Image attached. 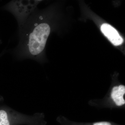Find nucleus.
Returning a JSON list of instances; mask_svg holds the SVG:
<instances>
[{
	"label": "nucleus",
	"mask_w": 125,
	"mask_h": 125,
	"mask_svg": "<svg viewBox=\"0 0 125 125\" xmlns=\"http://www.w3.org/2000/svg\"><path fill=\"white\" fill-rule=\"evenodd\" d=\"M47 18L44 10L36 9L19 28V43L13 52L16 60L43 62L45 47L52 31Z\"/></svg>",
	"instance_id": "1"
},
{
	"label": "nucleus",
	"mask_w": 125,
	"mask_h": 125,
	"mask_svg": "<svg viewBox=\"0 0 125 125\" xmlns=\"http://www.w3.org/2000/svg\"><path fill=\"white\" fill-rule=\"evenodd\" d=\"M43 114L25 115L12 108L0 109V125H45Z\"/></svg>",
	"instance_id": "2"
},
{
	"label": "nucleus",
	"mask_w": 125,
	"mask_h": 125,
	"mask_svg": "<svg viewBox=\"0 0 125 125\" xmlns=\"http://www.w3.org/2000/svg\"><path fill=\"white\" fill-rule=\"evenodd\" d=\"M42 1L40 0H14L7 5V10L14 16L19 28L37 9L38 6Z\"/></svg>",
	"instance_id": "3"
},
{
	"label": "nucleus",
	"mask_w": 125,
	"mask_h": 125,
	"mask_svg": "<svg viewBox=\"0 0 125 125\" xmlns=\"http://www.w3.org/2000/svg\"><path fill=\"white\" fill-rule=\"evenodd\" d=\"M101 31L115 46L122 44L123 40L114 28L107 24H103L101 27Z\"/></svg>",
	"instance_id": "4"
},
{
	"label": "nucleus",
	"mask_w": 125,
	"mask_h": 125,
	"mask_svg": "<svg viewBox=\"0 0 125 125\" xmlns=\"http://www.w3.org/2000/svg\"><path fill=\"white\" fill-rule=\"evenodd\" d=\"M125 94V85H121L118 86H115L112 90L111 96L117 106H122L125 103L124 96Z\"/></svg>",
	"instance_id": "5"
},
{
	"label": "nucleus",
	"mask_w": 125,
	"mask_h": 125,
	"mask_svg": "<svg viewBox=\"0 0 125 125\" xmlns=\"http://www.w3.org/2000/svg\"><path fill=\"white\" fill-rule=\"evenodd\" d=\"M93 125H112L110 123L107 122H97L94 123Z\"/></svg>",
	"instance_id": "6"
}]
</instances>
